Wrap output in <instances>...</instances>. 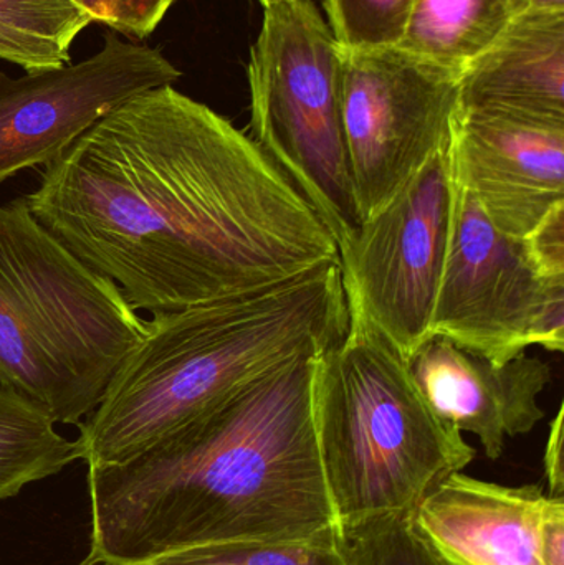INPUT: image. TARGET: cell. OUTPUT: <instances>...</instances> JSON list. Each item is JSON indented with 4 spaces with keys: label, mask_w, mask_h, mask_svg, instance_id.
Listing matches in <instances>:
<instances>
[{
    "label": "cell",
    "mask_w": 564,
    "mask_h": 565,
    "mask_svg": "<svg viewBox=\"0 0 564 565\" xmlns=\"http://www.w3.org/2000/svg\"><path fill=\"white\" fill-rule=\"evenodd\" d=\"M248 85L251 138L343 247L361 224L344 145L343 49L313 0L264 6Z\"/></svg>",
    "instance_id": "cell-6"
},
{
    "label": "cell",
    "mask_w": 564,
    "mask_h": 565,
    "mask_svg": "<svg viewBox=\"0 0 564 565\" xmlns=\"http://www.w3.org/2000/svg\"><path fill=\"white\" fill-rule=\"evenodd\" d=\"M449 154L454 182L510 237L564 207V128L459 109Z\"/></svg>",
    "instance_id": "cell-12"
},
{
    "label": "cell",
    "mask_w": 564,
    "mask_h": 565,
    "mask_svg": "<svg viewBox=\"0 0 564 565\" xmlns=\"http://www.w3.org/2000/svg\"><path fill=\"white\" fill-rule=\"evenodd\" d=\"M409 518L449 565H564V498L542 484L506 487L459 471Z\"/></svg>",
    "instance_id": "cell-11"
},
{
    "label": "cell",
    "mask_w": 564,
    "mask_h": 565,
    "mask_svg": "<svg viewBox=\"0 0 564 565\" xmlns=\"http://www.w3.org/2000/svg\"><path fill=\"white\" fill-rule=\"evenodd\" d=\"M135 311H181L338 260L327 225L251 136L172 85L83 132L25 195Z\"/></svg>",
    "instance_id": "cell-1"
},
{
    "label": "cell",
    "mask_w": 564,
    "mask_h": 565,
    "mask_svg": "<svg viewBox=\"0 0 564 565\" xmlns=\"http://www.w3.org/2000/svg\"><path fill=\"white\" fill-rule=\"evenodd\" d=\"M55 425L19 395L0 388V501L79 461L78 444Z\"/></svg>",
    "instance_id": "cell-16"
},
{
    "label": "cell",
    "mask_w": 564,
    "mask_h": 565,
    "mask_svg": "<svg viewBox=\"0 0 564 565\" xmlns=\"http://www.w3.org/2000/svg\"><path fill=\"white\" fill-rule=\"evenodd\" d=\"M92 22L73 0H0V25L66 50Z\"/></svg>",
    "instance_id": "cell-20"
},
{
    "label": "cell",
    "mask_w": 564,
    "mask_h": 565,
    "mask_svg": "<svg viewBox=\"0 0 564 565\" xmlns=\"http://www.w3.org/2000/svg\"><path fill=\"white\" fill-rule=\"evenodd\" d=\"M459 79L397 46L343 50L344 145L360 222L449 148Z\"/></svg>",
    "instance_id": "cell-8"
},
{
    "label": "cell",
    "mask_w": 564,
    "mask_h": 565,
    "mask_svg": "<svg viewBox=\"0 0 564 565\" xmlns=\"http://www.w3.org/2000/svg\"><path fill=\"white\" fill-rule=\"evenodd\" d=\"M407 516L386 518L341 533L350 565H449L414 531Z\"/></svg>",
    "instance_id": "cell-19"
},
{
    "label": "cell",
    "mask_w": 564,
    "mask_h": 565,
    "mask_svg": "<svg viewBox=\"0 0 564 565\" xmlns=\"http://www.w3.org/2000/svg\"><path fill=\"white\" fill-rule=\"evenodd\" d=\"M546 491L552 497L564 498V467H563V405L550 425L549 440H546L545 455Z\"/></svg>",
    "instance_id": "cell-24"
},
{
    "label": "cell",
    "mask_w": 564,
    "mask_h": 565,
    "mask_svg": "<svg viewBox=\"0 0 564 565\" xmlns=\"http://www.w3.org/2000/svg\"><path fill=\"white\" fill-rule=\"evenodd\" d=\"M79 565H119V564H111V563L86 564V563H82Z\"/></svg>",
    "instance_id": "cell-27"
},
{
    "label": "cell",
    "mask_w": 564,
    "mask_h": 565,
    "mask_svg": "<svg viewBox=\"0 0 564 565\" xmlns=\"http://www.w3.org/2000/svg\"><path fill=\"white\" fill-rule=\"evenodd\" d=\"M517 13L512 0H413L397 49L460 76Z\"/></svg>",
    "instance_id": "cell-15"
},
{
    "label": "cell",
    "mask_w": 564,
    "mask_h": 565,
    "mask_svg": "<svg viewBox=\"0 0 564 565\" xmlns=\"http://www.w3.org/2000/svg\"><path fill=\"white\" fill-rule=\"evenodd\" d=\"M179 76L161 50L115 35L78 63L19 78L0 73V184L46 168L116 106Z\"/></svg>",
    "instance_id": "cell-10"
},
{
    "label": "cell",
    "mask_w": 564,
    "mask_h": 565,
    "mask_svg": "<svg viewBox=\"0 0 564 565\" xmlns=\"http://www.w3.org/2000/svg\"><path fill=\"white\" fill-rule=\"evenodd\" d=\"M413 0H324L328 25L341 49H393L400 45Z\"/></svg>",
    "instance_id": "cell-18"
},
{
    "label": "cell",
    "mask_w": 564,
    "mask_h": 565,
    "mask_svg": "<svg viewBox=\"0 0 564 565\" xmlns=\"http://www.w3.org/2000/svg\"><path fill=\"white\" fill-rule=\"evenodd\" d=\"M313 359L311 411L340 534L407 516L476 448L421 392L409 362L360 312Z\"/></svg>",
    "instance_id": "cell-4"
},
{
    "label": "cell",
    "mask_w": 564,
    "mask_h": 565,
    "mask_svg": "<svg viewBox=\"0 0 564 565\" xmlns=\"http://www.w3.org/2000/svg\"><path fill=\"white\" fill-rule=\"evenodd\" d=\"M317 355H297L113 467L88 468L83 563L139 565L227 541L340 533L311 411Z\"/></svg>",
    "instance_id": "cell-2"
},
{
    "label": "cell",
    "mask_w": 564,
    "mask_h": 565,
    "mask_svg": "<svg viewBox=\"0 0 564 565\" xmlns=\"http://www.w3.org/2000/svg\"><path fill=\"white\" fill-rule=\"evenodd\" d=\"M433 338L449 339L499 365L532 345L564 351V280L543 277L523 241L493 227L454 179Z\"/></svg>",
    "instance_id": "cell-7"
},
{
    "label": "cell",
    "mask_w": 564,
    "mask_h": 565,
    "mask_svg": "<svg viewBox=\"0 0 564 565\" xmlns=\"http://www.w3.org/2000/svg\"><path fill=\"white\" fill-rule=\"evenodd\" d=\"M175 0H116L118 3V32L146 39L164 19Z\"/></svg>",
    "instance_id": "cell-23"
},
{
    "label": "cell",
    "mask_w": 564,
    "mask_h": 565,
    "mask_svg": "<svg viewBox=\"0 0 564 565\" xmlns=\"http://www.w3.org/2000/svg\"><path fill=\"white\" fill-rule=\"evenodd\" d=\"M73 2L82 7L92 17L93 22L102 23L118 32L119 17L116 0H73Z\"/></svg>",
    "instance_id": "cell-25"
},
{
    "label": "cell",
    "mask_w": 564,
    "mask_h": 565,
    "mask_svg": "<svg viewBox=\"0 0 564 565\" xmlns=\"http://www.w3.org/2000/svg\"><path fill=\"white\" fill-rule=\"evenodd\" d=\"M148 321L20 198L0 205V388L53 424L79 425Z\"/></svg>",
    "instance_id": "cell-5"
},
{
    "label": "cell",
    "mask_w": 564,
    "mask_h": 565,
    "mask_svg": "<svg viewBox=\"0 0 564 565\" xmlns=\"http://www.w3.org/2000/svg\"><path fill=\"white\" fill-rule=\"evenodd\" d=\"M459 109L564 128V10L517 13L460 75Z\"/></svg>",
    "instance_id": "cell-14"
},
{
    "label": "cell",
    "mask_w": 564,
    "mask_h": 565,
    "mask_svg": "<svg viewBox=\"0 0 564 565\" xmlns=\"http://www.w3.org/2000/svg\"><path fill=\"white\" fill-rule=\"evenodd\" d=\"M139 565H350L340 533L301 540L227 541L162 554Z\"/></svg>",
    "instance_id": "cell-17"
},
{
    "label": "cell",
    "mask_w": 564,
    "mask_h": 565,
    "mask_svg": "<svg viewBox=\"0 0 564 565\" xmlns=\"http://www.w3.org/2000/svg\"><path fill=\"white\" fill-rule=\"evenodd\" d=\"M522 241L543 277L564 280V207L556 209Z\"/></svg>",
    "instance_id": "cell-22"
},
{
    "label": "cell",
    "mask_w": 564,
    "mask_h": 565,
    "mask_svg": "<svg viewBox=\"0 0 564 565\" xmlns=\"http://www.w3.org/2000/svg\"><path fill=\"white\" fill-rule=\"evenodd\" d=\"M519 12L529 9H558L564 10V0H512Z\"/></svg>",
    "instance_id": "cell-26"
},
{
    "label": "cell",
    "mask_w": 564,
    "mask_h": 565,
    "mask_svg": "<svg viewBox=\"0 0 564 565\" xmlns=\"http://www.w3.org/2000/svg\"><path fill=\"white\" fill-rule=\"evenodd\" d=\"M411 372L430 407L460 434L479 438L490 460H499L509 438L522 437L545 418L540 395L552 367L522 354L499 365L446 338L419 349Z\"/></svg>",
    "instance_id": "cell-13"
},
{
    "label": "cell",
    "mask_w": 564,
    "mask_h": 565,
    "mask_svg": "<svg viewBox=\"0 0 564 565\" xmlns=\"http://www.w3.org/2000/svg\"><path fill=\"white\" fill-rule=\"evenodd\" d=\"M449 149L430 158L338 248L348 308L360 312L409 364L433 339L453 214Z\"/></svg>",
    "instance_id": "cell-9"
},
{
    "label": "cell",
    "mask_w": 564,
    "mask_h": 565,
    "mask_svg": "<svg viewBox=\"0 0 564 565\" xmlns=\"http://www.w3.org/2000/svg\"><path fill=\"white\" fill-rule=\"evenodd\" d=\"M0 60L15 63L26 72L55 68L70 63V50L39 36L0 25Z\"/></svg>",
    "instance_id": "cell-21"
},
{
    "label": "cell",
    "mask_w": 564,
    "mask_h": 565,
    "mask_svg": "<svg viewBox=\"0 0 564 565\" xmlns=\"http://www.w3.org/2000/svg\"><path fill=\"white\" fill-rule=\"evenodd\" d=\"M350 326L340 260L244 295L159 312L113 375L76 444L88 468L138 457L265 372L318 355Z\"/></svg>",
    "instance_id": "cell-3"
},
{
    "label": "cell",
    "mask_w": 564,
    "mask_h": 565,
    "mask_svg": "<svg viewBox=\"0 0 564 565\" xmlns=\"http://www.w3.org/2000/svg\"><path fill=\"white\" fill-rule=\"evenodd\" d=\"M264 6H267V3L275 2V0H260Z\"/></svg>",
    "instance_id": "cell-28"
}]
</instances>
